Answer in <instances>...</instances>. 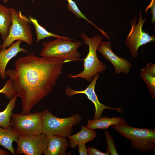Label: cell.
<instances>
[{
    "label": "cell",
    "mask_w": 155,
    "mask_h": 155,
    "mask_svg": "<svg viewBox=\"0 0 155 155\" xmlns=\"http://www.w3.org/2000/svg\"><path fill=\"white\" fill-rule=\"evenodd\" d=\"M63 63L59 58L39 57L31 54L19 57L14 68L5 71L13 82L16 95L21 99V114L30 113L35 105L53 90Z\"/></svg>",
    "instance_id": "1"
},
{
    "label": "cell",
    "mask_w": 155,
    "mask_h": 155,
    "mask_svg": "<svg viewBox=\"0 0 155 155\" xmlns=\"http://www.w3.org/2000/svg\"><path fill=\"white\" fill-rule=\"evenodd\" d=\"M53 40L43 42L40 53L42 57L59 58L64 63L80 60L81 55L78 49L82 45L80 42H73L67 36L57 38Z\"/></svg>",
    "instance_id": "2"
},
{
    "label": "cell",
    "mask_w": 155,
    "mask_h": 155,
    "mask_svg": "<svg viewBox=\"0 0 155 155\" xmlns=\"http://www.w3.org/2000/svg\"><path fill=\"white\" fill-rule=\"evenodd\" d=\"M81 37L84 40V43L88 46L89 51L84 59V70L76 75H68L69 78H82L91 82L93 78L98 73H102L106 69L105 63L100 61L97 55V50L99 44L102 41L100 35L96 34L92 38H89L85 33H82Z\"/></svg>",
    "instance_id": "3"
},
{
    "label": "cell",
    "mask_w": 155,
    "mask_h": 155,
    "mask_svg": "<svg viewBox=\"0 0 155 155\" xmlns=\"http://www.w3.org/2000/svg\"><path fill=\"white\" fill-rule=\"evenodd\" d=\"M112 127L131 141L132 147L135 149L147 153L155 150V129L135 127L128 125L124 119L119 124Z\"/></svg>",
    "instance_id": "4"
},
{
    "label": "cell",
    "mask_w": 155,
    "mask_h": 155,
    "mask_svg": "<svg viewBox=\"0 0 155 155\" xmlns=\"http://www.w3.org/2000/svg\"><path fill=\"white\" fill-rule=\"evenodd\" d=\"M42 113V133L47 135H57L67 137L73 133V126L80 123L82 119V116L78 114L69 117L59 118L47 109L44 110Z\"/></svg>",
    "instance_id": "5"
},
{
    "label": "cell",
    "mask_w": 155,
    "mask_h": 155,
    "mask_svg": "<svg viewBox=\"0 0 155 155\" xmlns=\"http://www.w3.org/2000/svg\"><path fill=\"white\" fill-rule=\"evenodd\" d=\"M12 16V22L8 34L1 45V49L10 46L16 40H21L28 45L33 42L32 33L29 20L22 14L21 11L18 12L13 7H10Z\"/></svg>",
    "instance_id": "6"
},
{
    "label": "cell",
    "mask_w": 155,
    "mask_h": 155,
    "mask_svg": "<svg viewBox=\"0 0 155 155\" xmlns=\"http://www.w3.org/2000/svg\"><path fill=\"white\" fill-rule=\"evenodd\" d=\"M42 112L25 115L12 113L10 127L19 136L37 135L42 133Z\"/></svg>",
    "instance_id": "7"
},
{
    "label": "cell",
    "mask_w": 155,
    "mask_h": 155,
    "mask_svg": "<svg viewBox=\"0 0 155 155\" xmlns=\"http://www.w3.org/2000/svg\"><path fill=\"white\" fill-rule=\"evenodd\" d=\"M141 14V11L137 24L136 17L131 20V28L125 41L126 45L131 51V55L135 58L137 57V51L140 46L149 42H155V35L150 36L148 33L146 32L143 30V25L147 18L143 19Z\"/></svg>",
    "instance_id": "8"
},
{
    "label": "cell",
    "mask_w": 155,
    "mask_h": 155,
    "mask_svg": "<svg viewBox=\"0 0 155 155\" xmlns=\"http://www.w3.org/2000/svg\"><path fill=\"white\" fill-rule=\"evenodd\" d=\"M48 136L42 133L37 135H19L16 142L15 154L41 155L47 146Z\"/></svg>",
    "instance_id": "9"
},
{
    "label": "cell",
    "mask_w": 155,
    "mask_h": 155,
    "mask_svg": "<svg viewBox=\"0 0 155 155\" xmlns=\"http://www.w3.org/2000/svg\"><path fill=\"white\" fill-rule=\"evenodd\" d=\"M99 73H98L93 78L90 84L84 90L78 91L73 89L69 86L65 89L66 95L68 96L71 97L77 94H83L86 95L88 99L94 104L95 107V113L93 119H96L100 118L102 111L105 109H108L115 110L122 113L121 108H112L100 103L95 93V88L97 81L98 79Z\"/></svg>",
    "instance_id": "10"
},
{
    "label": "cell",
    "mask_w": 155,
    "mask_h": 155,
    "mask_svg": "<svg viewBox=\"0 0 155 155\" xmlns=\"http://www.w3.org/2000/svg\"><path fill=\"white\" fill-rule=\"evenodd\" d=\"M97 50L112 65L115 74L121 73L128 74L132 67L131 63L123 57H119L112 51L111 43L109 41H101L98 45Z\"/></svg>",
    "instance_id": "11"
},
{
    "label": "cell",
    "mask_w": 155,
    "mask_h": 155,
    "mask_svg": "<svg viewBox=\"0 0 155 155\" xmlns=\"http://www.w3.org/2000/svg\"><path fill=\"white\" fill-rule=\"evenodd\" d=\"M48 136V142L43 152L44 155H66L69 144L66 137L57 135Z\"/></svg>",
    "instance_id": "12"
},
{
    "label": "cell",
    "mask_w": 155,
    "mask_h": 155,
    "mask_svg": "<svg viewBox=\"0 0 155 155\" xmlns=\"http://www.w3.org/2000/svg\"><path fill=\"white\" fill-rule=\"evenodd\" d=\"M22 41L17 40L13 42L7 49H1L0 52V77L2 79L6 77L5 69L9 61L19 52L28 53L25 48H21L20 44Z\"/></svg>",
    "instance_id": "13"
},
{
    "label": "cell",
    "mask_w": 155,
    "mask_h": 155,
    "mask_svg": "<svg viewBox=\"0 0 155 155\" xmlns=\"http://www.w3.org/2000/svg\"><path fill=\"white\" fill-rule=\"evenodd\" d=\"M81 126V129L80 131L67 137L71 148H75L78 145L85 144L93 140L97 137L96 132L93 129L89 128L83 125Z\"/></svg>",
    "instance_id": "14"
},
{
    "label": "cell",
    "mask_w": 155,
    "mask_h": 155,
    "mask_svg": "<svg viewBox=\"0 0 155 155\" xmlns=\"http://www.w3.org/2000/svg\"><path fill=\"white\" fill-rule=\"evenodd\" d=\"M12 20L11 8L0 4V34L3 41L8 34Z\"/></svg>",
    "instance_id": "15"
},
{
    "label": "cell",
    "mask_w": 155,
    "mask_h": 155,
    "mask_svg": "<svg viewBox=\"0 0 155 155\" xmlns=\"http://www.w3.org/2000/svg\"><path fill=\"white\" fill-rule=\"evenodd\" d=\"M19 135L10 127L4 129L0 126V146L6 148L13 155L15 150L12 146L13 142H16Z\"/></svg>",
    "instance_id": "16"
},
{
    "label": "cell",
    "mask_w": 155,
    "mask_h": 155,
    "mask_svg": "<svg viewBox=\"0 0 155 155\" xmlns=\"http://www.w3.org/2000/svg\"><path fill=\"white\" fill-rule=\"evenodd\" d=\"M124 119L118 117L109 118L104 117L96 119H88L86 124L87 127L92 129H108L111 126L117 125L120 123Z\"/></svg>",
    "instance_id": "17"
},
{
    "label": "cell",
    "mask_w": 155,
    "mask_h": 155,
    "mask_svg": "<svg viewBox=\"0 0 155 155\" xmlns=\"http://www.w3.org/2000/svg\"><path fill=\"white\" fill-rule=\"evenodd\" d=\"M17 96H13L10 100L5 109L0 112V126L4 129L9 128L12 111L16 106Z\"/></svg>",
    "instance_id": "18"
},
{
    "label": "cell",
    "mask_w": 155,
    "mask_h": 155,
    "mask_svg": "<svg viewBox=\"0 0 155 155\" xmlns=\"http://www.w3.org/2000/svg\"><path fill=\"white\" fill-rule=\"evenodd\" d=\"M68 2L67 9L68 10L71 12L78 18H83L88 22L90 23L98 29L103 35H104L108 39H110L106 32L104 30L99 28L95 25L92 21L88 20L86 16L79 9L75 2L72 0H67Z\"/></svg>",
    "instance_id": "19"
},
{
    "label": "cell",
    "mask_w": 155,
    "mask_h": 155,
    "mask_svg": "<svg viewBox=\"0 0 155 155\" xmlns=\"http://www.w3.org/2000/svg\"><path fill=\"white\" fill-rule=\"evenodd\" d=\"M30 21L33 24L36 34V42H38L41 40L50 37L58 38L63 36H59L49 32L44 28L38 23L37 20L29 16Z\"/></svg>",
    "instance_id": "20"
},
{
    "label": "cell",
    "mask_w": 155,
    "mask_h": 155,
    "mask_svg": "<svg viewBox=\"0 0 155 155\" xmlns=\"http://www.w3.org/2000/svg\"><path fill=\"white\" fill-rule=\"evenodd\" d=\"M140 76L146 83L153 98L155 97V76L141 71Z\"/></svg>",
    "instance_id": "21"
},
{
    "label": "cell",
    "mask_w": 155,
    "mask_h": 155,
    "mask_svg": "<svg viewBox=\"0 0 155 155\" xmlns=\"http://www.w3.org/2000/svg\"><path fill=\"white\" fill-rule=\"evenodd\" d=\"M104 134L107 145V152L111 155H118L115 141L111 134L106 130L104 131Z\"/></svg>",
    "instance_id": "22"
},
{
    "label": "cell",
    "mask_w": 155,
    "mask_h": 155,
    "mask_svg": "<svg viewBox=\"0 0 155 155\" xmlns=\"http://www.w3.org/2000/svg\"><path fill=\"white\" fill-rule=\"evenodd\" d=\"M0 93L4 94L9 100L16 95L13 82L11 80L9 79L7 80L3 87L0 90Z\"/></svg>",
    "instance_id": "23"
},
{
    "label": "cell",
    "mask_w": 155,
    "mask_h": 155,
    "mask_svg": "<svg viewBox=\"0 0 155 155\" xmlns=\"http://www.w3.org/2000/svg\"><path fill=\"white\" fill-rule=\"evenodd\" d=\"M141 71L155 76V64L148 63L145 67L142 69Z\"/></svg>",
    "instance_id": "24"
},
{
    "label": "cell",
    "mask_w": 155,
    "mask_h": 155,
    "mask_svg": "<svg viewBox=\"0 0 155 155\" xmlns=\"http://www.w3.org/2000/svg\"><path fill=\"white\" fill-rule=\"evenodd\" d=\"M87 149L89 155H108L109 154L108 152L106 153L102 152L94 148L88 147Z\"/></svg>",
    "instance_id": "25"
},
{
    "label": "cell",
    "mask_w": 155,
    "mask_h": 155,
    "mask_svg": "<svg viewBox=\"0 0 155 155\" xmlns=\"http://www.w3.org/2000/svg\"><path fill=\"white\" fill-rule=\"evenodd\" d=\"M149 8L151 10V13L152 15L151 22L154 23L155 22V0H152L148 7L146 9V12Z\"/></svg>",
    "instance_id": "26"
},
{
    "label": "cell",
    "mask_w": 155,
    "mask_h": 155,
    "mask_svg": "<svg viewBox=\"0 0 155 155\" xmlns=\"http://www.w3.org/2000/svg\"><path fill=\"white\" fill-rule=\"evenodd\" d=\"M79 148V152L80 155H88V149L85 144H81L78 145Z\"/></svg>",
    "instance_id": "27"
},
{
    "label": "cell",
    "mask_w": 155,
    "mask_h": 155,
    "mask_svg": "<svg viewBox=\"0 0 155 155\" xmlns=\"http://www.w3.org/2000/svg\"><path fill=\"white\" fill-rule=\"evenodd\" d=\"M8 154L6 150L0 148V155H7Z\"/></svg>",
    "instance_id": "28"
},
{
    "label": "cell",
    "mask_w": 155,
    "mask_h": 155,
    "mask_svg": "<svg viewBox=\"0 0 155 155\" xmlns=\"http://www.w3.org/2000/svg\"><path fill=\"white\" fill-rule=\"evenodd\" d=\"M3 2L4 3H7L9 1V0H3Z\"/></svg>",
    "instance_id": "29"
},
{
    "label": "cell",
    "mask_w": 155,
    "mask_h": 155,
    "mask_svg": "<svg viewBox=\"0 0 155 155\" xmlns=\"http://www.w3.org/2000/svg\"><path fill=\"white\" fill-rule=\"evenodd\" d=\"M1 50V45H0V52Z\"/></svg>",
    "instance_id": "30"
},
{
    "label": "cell",
    "mask_w": 155,
    "mask_h": 155,
    "mask_svg": "<svg viewBox=\"0 0 155 155\" xmlns=\"http://www.w3.org/2000/svg\"><path fill=\"white\" fill-rule=\"evenodd\" d=\"M0 42H1V40H0Z\"/></svg>",
    "instance_id": "31"
}]
</instances>
